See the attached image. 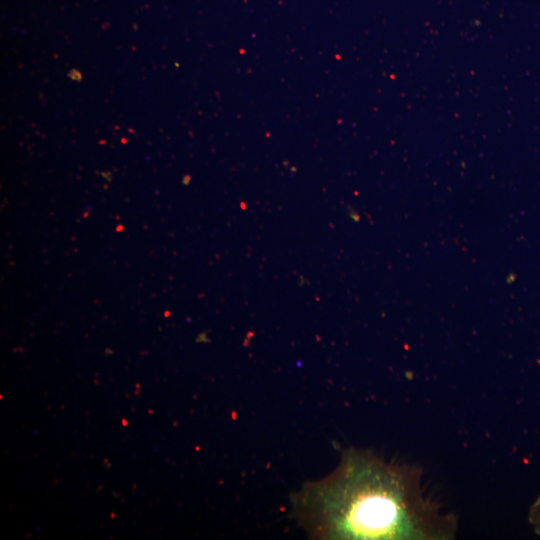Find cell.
Here are the masks:
<instances>
[{"label": "cell", "instance_id": "cell-1", "mask_svg": "<svg viewBox=\"0 0 540 540\" xmlns=\"http://www.w3.org/2000/svg\"><path fill=\"white\" fill-rule=\"evenodd\" d=\"M295 519L316 539L449 540L457 520L423 495L421 471L347 450L326 478L294 498Z\"/></svg>", "mask_w": 540, "mask_h": 540}, {"label": "cell", "instance_id": "cell-2", "mask_svg": "<svg viewBox=\"0 0 540 540\" xmlns=\"http://www.w3.org/2000/svg\"><path fill=\"white\" fill-rule=\"evenodd\" d=\"M530 523L533 525L535 531L540 534V496L534 502L529 513Z\"/></svg>", "mask_w": 540, "mask_h": 540}]
</instances>
